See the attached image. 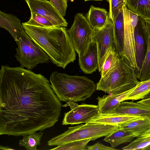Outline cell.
<instances>
[{
  "label": "cell",
  "instance_id": "obj_36",
  "mask_svg": "<svg viewBox=\"0 0 150 150\" xmlns=\"http://www.w3.org/2000/svg\"><path fill=\"white\" fill-rule=\"evenodd\" d=\"M84 1H103V0H84Z\"/></svg>",
  "mask_w": 150,
  "mask_h": 150
},
{
  "label": "cell",
  "instance_id": "obj_32",
  "mask_svg": "<svg viewBox=\"0 0 150 150\" xmlns=\"http://www.w3.org/2000/svg\"><path fill=\"white\" fill-rule=\"evenodd\" d=\"M87 150H117L112 147L105 146L100 142H97L95 144L87 146Z\"/></svg>",
  "mask_w": 150,
  "mask_h": 150
},
{
  "label": "cell",
  "instance_id": "obj_10",
  "mask_svg": "<svg viewBox=\"0 0 150 150\" xmlns=\"http://www.w3.org/2000/svg\"><path fill=\"white\" fill-rule=\"evenodd\" d=\"M63 107L69 106L70 111L64 113L62 122L63 125H78L86 123L97 115L99 112L97 105L82 104L78 105L72 100L67 101Z\"/></svg>",
  "mask_w": 150,
  "mask_h": 150
},
{
  "label": "cell",
  "instance_id": "obj_19",
  "mask_svg": "<svg viewBox=\"0 0 150 150\" xmlns=\"http://www.w3.org/2000/svg\"><path fill=\"white\" fill-rule=\"evenodd\" d=\"M0 27L7 30L16 42L20 36L22 26L21 21L17 16L0 11Z\"/></svg>",
  "mask_w": 150,
  "mask_h": 150
},
{
  "label": "cell",
  "instance_id": "obj_18",
  "mask_svg": "<svg viewBox=\"0 0 150 150\" xmlns=\"http://www.w3.org/2000/svg\"><path fill=\"white\" fill-rule=\"evenodd\" d=\"M112 22L116 50L120 56H123L124 55L125 28L123 6Z\"/></svg>",
  "mask_w": 150,
  "mask_h": 150
},
{
  "label": "cell",
  "instance_id": "obj_6",
  "mask_svg": "<svg viewBox=\"0 0 150 150\" xmlns=\"http://www.w3.org/2000/svg\"><path fill=\"white\" fill-rule=\"evenodd\" d=\"M16 42L18 47L16 48L15 56L21 67L31 70L39 64L49 62L50 59L48 56L32 40L23 27Z\"/></svg>",
  "mask_w": 150,
  "mask_h": 150
},
{
  "label": "cell",
  "instance_id": "obj_22",
  "mask_svg": "<svg viewBox=\"0 0 150 150\" xmlns=\"http://www.w3.org/2000/svg\"><path fill=\"white\" fill-rule=\"evenodd\" d=\"M135 137H137L134 134L125 131L119 127L117 129L105 136L103 141L109 143L112 147L115 148L120 144L131 142Z\"/></svg>",
  "mask_w": 150,
  "mask_h": 150
},
{
  "label": "cell",
  "instance_id": "obj_26",
  "mask_svg": "<svg viewBox=\"0 0 150 150\" xmlns=\"http://www.w3.org/2000/svg\"><path fill=\"white\" fill-rule=\"evenodd\" d=\"M120 56L115 47H111L108 53L101 71V77H103L111 70L117 63Z\"/></svg>",
  "mask_w": 150,
  "mask_h": 150
},
{
  "label": "cell",
  "instance_id": "obj_11",
  "mask_svg": "<svg viewBox=\"0 0 150 150\" xmlns=\"http://www.w3.org/2000/svg\"><path fill=\"white\" fill-rule=\"evenodd\" d=\"M30 11L43 16L57 27H67L66 20L60 14L50 1L25 0Z\"/></svg>",
  "mask_w": 150,
  "mask_h": 150
},
{
  "label": "cell",
  "instance_id": "obj_23",
  "mask_svg": "<svg viewBox=\"0 0 150 150\" xmlns=\"http://www.w3.org/2000/svg\"><path fill=\"white\" fill-rule=\"evenodd\" d=\"M126 6L139 16L150 21V0H128Z\"/></svg>",
  "mask_w": 150,
  "mask_h": 150
},
{
  "label": "cell",
  "instance_id": "obj_37",
  "mask_svg": "<svg viewBox=\"0 0 150 150\" xmlns=\"http://www.w3.org/2000/svg\"></svg>",
  "mask_w": 150,
  "mask_h": 150
},
{
  "label": "cell",
  "instance_id": "obj_29",
  "mask_svg": "<svg viewBox=\"0 0 150 150\" xmlns=\"http://www.w3.org/2000/svg\"><path fill=\"white\" fill-rule=\"evenodd\" d=\"M30 20L24 23L29 25L45 27H56L49 20L42 16L32 11Z\"/></svg>",
  "mask_w": 150,
  "mask_h": 150
},
{
  "label": "cell",
  "instance_id": "obj_24",
  "mask_svg": "<svg viewBox=\"0 0 150 150\" xmlns=\"http://www.w3.org/2000/svg\"><path fill=\"white\" fill-rule=\"evenodd\" d=\"M150 92V79L139 81L130 93L126 97L127 100H137L144 99Z\"/></svg>",
  "mask_w": 150,
  "mask_h": 150
},
{
  "label": "cell",
  "instance_id": "obj_12",
  "mask_svg": "<svg viewBox=\"0 0 150 150\" xmlns=\"http://www.w3.org/2000/svg\"><path fill=\"white\" fill-rule=\"evenodd\" d=\"M137 74L140 70L144 59L147 49L146 37L140 17L134 32Z\"/></svg>",
  "mask_w": 150,
  "mask_h": 150
},
{
  "label": "cell",
  "instance_id": "obj_30",
  "mask_svg": "<svg viewBox=\"0 0 150 150\" xmlns=\"http://www.w3.org/2000/svg\"><path fill=\"white\" fill-rule=\"evenodd\" d=\"M128 0H107L109 4L108 16L113 21L124 4L126 5Z\"/></svg>",
  "mask_w": 150,
  "mask_h": 150
},
{
  "label": "cell",
  "instance_id": "obj_27",
  "mask_svg": "<svg viewBox=\"0 0 150 150\" xmlns=\"http://www.w3.org/2000/svg\"><path fill=\"white\" fill-rule=\"evenodd\" d=\"M150 145V132L137 137L127 145L123 147L124 150H144Z\"/></svg>",
  "mask_w": 150,
  "mask_h": 150
},
{
  "label": "cell",
  "instance_id": "obj_15",
  "mask_svg": "<svg viewBox=\"0 0 150 150\" xmlns=\"http://www.w3.org/2000/svg\"><path fill=\"white\" fill-rule=\"evenodd\" d=\"M133 88L119 94L104 95L101 97L98 96L97 99L99 112L103 114L113 113L120 102L125 101L126 97Z\"/></svg>",
  "mask_w": 150,
  "mask_h": 150
},
{
  "label": "cell",
  "instance_id": "obj_20",
  "mask_svg": "<svg viewBox=\"0 0 150 150\" xmlns=\"http://www.w3.org/2000/svg\"><path fill=\"white\" fill-rule=\"evenodd\" d=\"M86 18L92 28L100 29L106 24L108 13L105 9L92 5L87 13Z\"/></svg>",
  "mask_w": 150,
  "mask_h": 150
},
{
  "label": "cell",
  "instance_id": "obj_31",
  "mask_svg": "<svg viewBox=\"0 0 150 150\" xmlns=\"http://www.w3.org/2000/svg\"><path fill=\"white\" fill-rule=\"evenodd\" d=\"M50 1L63 18L65 16L68 0H50Z\"/></svg>",
  "mask_w": 150,
  "mask_h": 150
},
{
  "label": "cell",
  "instance_id": "obj_25",
  "mask_svg": "<svg viewBox=\"0 0 150 150\" xmlns=\"http://www.w3.org/2000/svg\"><path fill=\"white\" fill-rule=\"evenodd\" d=\"M43 132L40 131L23 136V139L20 140V146H23L27 150H37V146L40 145L41 137Z\"/></svg>",
  "mask_w": 150,
  "mask_h": 150
},
{
  "label": "cell",
  "instance_id": "obj_7",
  "mask_svg": "<svg viewBox=\"0 0 150 150\" xmlns=\"http://www.w3.org/2000/svg\"><path fill=\"white\" fill-rule=\"evenodd\" d=\"M67 31L79 57H82L93 41V29L86 17L82 13H77L72 25Z\"/></svg>",
  "mask_w": 150,
  "mask_h": 150
},
{
  "label": "cell",
  "instance_id": "obj_17",
  "mask_svg": "<svg viewBox=\"0 0 150 150\" xmlns=\"http://www.w3.org/2000/svg\"><path fill=\"white\" fill-rule=\"evenodd\" d=\"M139 17L147 43V49L142 66L137 74V79L143 81L150 79V21Z\"/></svg>",
  "mask_w": 150,
  "mask_h": 150
},
{
  "label": "cell",
  "instance_id": "obj_9",
  "mask_svg": "<svg viewBox=\"0 0 150 150\" xmlns=\"http://www.w3.org/2000/svg\"><path fill=\"white\" fill-rule=\"evenodd\" d=\"M92 40L97 45L98 70L100 72L108 53L111 47H115L113 22L109 16L107 22L103 27L93 30Z\"/></svg>",
  "mask_w": 150,
  "mask_h": 150
},
{
  "label": "cell",
  "instance_id": "obj_5",
  "mask_svg": "<svg viewBox=\"0 0 150 150\" xmlns=\"http://www.w3.org/2000/svg\"><path fill=\"white\" fill-rule=\"evenodd\" d=\"M119 127L88 122L68 128L63 133L54 137L47 142L49 146H59L75 141L91 139L94 141L108 136Z\"/></svg>",
  "mask_w": 150,
  "mask_h": 150
},
{
  "label": "cell",
  "instance_id": "obj_1",
  "mask_svg": "<svg viewBox=\"0 0 150 150\" xmlns=\"http://www.w3.org/2000/svg\"><path fill=\"white\" fill-rule=\"evenodd\" d=\"M62 105L48 80L20 67L0 70V135L16 137L53 127Z\"/></svg>",
  "mask_w": 150,
  "mask_h": 150
},
{
  "label": "cell",
  "instance_id": "obj_13",
  "mask_svg": "<svg viewBox=\"0 0 150 150\" xmlns=\"http://www.w3.org/2000/svg\"><path fill=\"white\" fill-rule=\"evenodd\" d=\"M143 118L144 117L114 113L103 114L99 112L97 115L91 119L88 122L119 127L121 125Z\"/></svg>",
  "mask_w": 150,
  "mask_h": 150
},
{
  "label": "cell",
  "instance_id": "obj_14",
  "mask_svg": "<svg viewBox=\"0 0 150 150\" xmlns=\"http://www.w3.org/2000/svg\"><path fill=\"white\" fill-rule=\"evenodd\" d=\"M80 69L86 74H91L98 68V50L96 43L93 41L83 55L79 57Z\"/></svg>",
  "mask_w": 150,
  "mask_h": 150
},
{
  "label": "cell",
  "instance_id": "obj_21",
  "mask_svg": "<svg viewBox=\"0 0 150 150\" xmlns=\"http://www.w3.org/2000/svg\"><path fill=\"white\" fill-rule=\"evenodd\" d=\"M123 130L134 134L137 137L150 132V118L144 117L121 125Z\"/></svg>",
  "mask_w": 150,
  "mask_h": 150
},
{
  "label": "cell",
  "instance_id": "obj_34",
  "mask_svg": "<svg viewBox=\"0 0 150 150\" xmlns=\"http://www.w3.org/2000/svg\"><path fill=\"white\" fill-rule=\"evenodd\" d=\"M0 149L4 150H15V149L11 147L7 146H3L1 145L0 146Z\"/></svg>",
  "mask_w": 150,
  "mask_h": 150
},
{
  "label": "cell",
  "instance_id": "obj_35",
  "mask_svg": "<svg viewBox=\"0 0 150 150\" xmlns=\"http://www.w3.org/2000/svg\"><path fill=\"white\" fill-rule=\"evenodd\" d=\"M150 98V92L147 94L144 97V99H146Z\"/></svg>",
  "mask_w": 150,
  "mask_h": 150
},
{
  "label": "cell",
  "instance_id": "obj_3",
  "mask_svg": "<svg viewBox=\"0 0 150 150\" xmlns=\"http://www.w3.org/2000/svg\"><path fill=\"white\" fill-rule=\"evenodd\" d=\"M52 88L60 101H85L91 97L96 85L86 76H70L54 71L50 77Z\"/></svg>",
  "mask_w": 150,
  "mask_h": 150
},
{
  "label": "cell",
  "instance_id": "obj_4",
  "mask_svg": "<svg viewBox=\"0 0 150 150\" xmlns=\"http://www.w3.org/2000/svg\"><path fill=\"white\" fill-rule=\"evenodd\" d=\"M139 82L129 61L124 55L120 56L116 65L97 83L96 90L111 95L119 94L134 88Z\"/></svg>",
  "mask_w": 150,
  "mask_h": 150
},
{
  "label": "cell",
  "instance_id": "obj_16",
  "mask_svg": "<svg viewBox=\"0 0 150 150\" xmlns=\"http://www.w3.org/2000/svg\"><path fill=\"white\" fill-rule=\"evenodd\" d=\"M113 113L150 118V107L133 100L124 101L120 102Z\"/></svg>",
  "mask_w": 150,
  "mask_h": 150
},
{
  "label": "cell",
  "instance_id": "obj_2",
  "mask_svg": "<svg viewBox=\"0 0 150 150\" xmlns=\"http://www.w3.org/2000/svg\"><path fill=\"white\" fill-rule=\"evenodd\" d=\"M22 25L32 40L57 66L64 69L75 60L76 51L66 27L34 26L24 23Z\"/></svg>",
  "mask_w": 150,
  "mask_h": 150
},
{
  "label": "cell",
  "instance_id": "obj_8",
  "mask_svg": "<svg viewBox=\"0 0 150 150\" xmlns=\"http://www.w3.org/2000/svg\"><path fill=\"white\" fill-rule=\"evenodd\" d=\"M125 40L124 55L127 58L135 71L137 67L135 59L134 32L139 16L128 9L125 4L123 6Z\"/></svg>",
  "mask_w": 150,
  "mask_h": 150
},
{
  "label": "cell",
  "instance_id": "obj_33",
  "mask_svg": "<svg viewBox=\"0 0 150 150\" xmlns=\"http://www.w3.org/2000/svg\"><path fill=\"white\" fill-rule=\"evenodd\" d=\"M137 102L150 107V98L146 99H143Z\"/></svg>",
  "mask_w": 150,
  "mask_h": 150
},
{
  "label": "cell",
  "instance_id": "obj_28",
  "mask_svg": "<svg viewBox=\"0 0 150 150\" xmlns=\"http://www.w3.org/2000/svg\"><path fill=\"white\" fill-rule=\"evenodd\" d=\"M91 140V139H88L75 141L58 146L50 150H86L87 145Z\"/></svg>",
  "mask_w": 150,
  "mask_h": 150
}]
</instances>
